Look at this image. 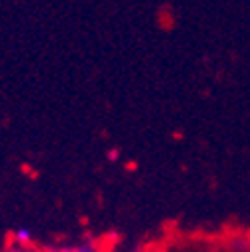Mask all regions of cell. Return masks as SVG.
I'll return each mask as SVG.
<instances>
[{
  "mask_svg": "<svg viewBox=\"0 0 250 252\" xmlns=\"http://www.w3.org/2000/svg\"><path fill=\"white\" fill-rule=\"evenodd\" d=\"M48 252H104V248L100 246V242L86 238L80 242H72V244H58V246H48Z\"/></svg>",
  "mask_w": 250,
  "mask_h": 252,
  "instance_id": "6da1fadb",
  "label": "cell"
},
{
  "mask_svg": "<svg viewBox=\"0 0 250 252\" xmlns=\"http://www.w3.org/2000/svg\"><path fill=\"white\" fill-rule=\"evenodd\" d=\"M10 242L16 246H34V234L26 226H18L10 234Z\"/></svg>",
  "mask_w": 250,
  "mask_h": 252,
  "instance_id": "7a4b0ae2",
  "label": "cell"
},
{
  "mask_svg": "<svg viewBox=\"0 0 250 252\" xmlns=\"http://www.w3.org/2000/svg\"><path fill=\"white\" fill-rule=\"evenodd\" d=\"M170 252H218L214 246H210V244H202V242H198V244H186V246H180V248H176V250H170Z\"/></svg>",
  "mask_w": 250,
  "mask_h": 252,
  "instance_id": "3957f363",
  "label": "cell"
},
{
  "mask_svg": "<svg viewBox=\"0 0 250 252\" xmlns=\"http://www.w3.org/2000/svg\"><path fill=\"white\" fill-rule=\"evenodd\" d=\"M2 252H48L46 248H38V246H16V244H6V248Z\"/></svg>",
  "mask_w": 250,
  "mask_h": 252,
  "instance_id": "277c9868",
  "label": "cell"
},
{
  "mask_svg": "<svg viewBox=\"0 0 250 252\" xmlns=\"http://www.w3.org/2000/svg\"><path fill=\"white\" fill-rule=\"evenodd\" d=\"M116 154H118V150H110V152H108V158H110V160H116Z\"/></svg>",
  "mask_w": 250,
  "mask_h": 252,
  "instance_id": "5b68a950",
  "label": "cell"
},
{
  "mask_svg": "<svg viewBox=\"0 0 250 252\" xmlns=\"http://www.w3.org/2000/svg\"><path fill=\"white\" fill-rule=\"evenodd\" d=\"M122 252H142V250H138V248H130V250H122Z\"/></svg>",
  "mask_w": 250,
  "mask_h": 252,
  "instance_id": "8992f818",
  "label": "cell"
},
{
  "mask_svg": "<svg viewBox=\"0 0 250 252\" xmlns=\"http://www.w3.org/2000/svg\"><path fill=\"white\" fill-rule=\"evenodd\" d=\"M224 252H240V250H228V248H226ZM248 252H250V250H248Z\"/></svg>",
  "mask_w": 250,
  "mask_h": 252,
  "instance_id": "52a82bcc",
  "label": "cell"
}]
</instances>
